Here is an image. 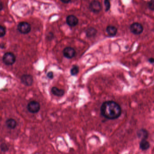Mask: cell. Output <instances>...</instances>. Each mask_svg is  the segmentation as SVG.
Wrapping results in <instances>:
<instances>
[{"label":"cell","instance_id":"ba28073f","mask_svg":"<svg viewBox=\"0 0 154 154\" xmlns=\"http://www.w3.org/2000/svg\"><path fill=\"white\" fill-rule=\"evenodd\" d=\"M66 23L70 26L75 27L78 25L79 20L75 15H68L66 18Z\"/></svg>","mask_w":154,"mask_h":154},{"label":"cell","instance_id":"e0dca14e","mask_svg":"<svg viewBox=\"0 0 154 154\" xmlns=\"http://www.w3.org/2000/svg\"><path fill=\"white\" fill-rule=\"evenodd\" d=\"M6 33L5 28L2 26L0 25V38L4 37Z\"/></svg>","mask_w":154,"mask_h":154},{"label":"cell","instance_id":"2e32d148","mask_svg":"<svg viewBox=\"0 0 154 154\" xmlns=\"http://www.w3.org/2000/svg\"><path fill=\"white\" fill-rule=\"evenodd\" d=\"M79 72V68L77 66H74L71 69L70 73L72 75H75Z\"/></svg>","mask_w":154,"mask_h":154},{"label":"cell","instance_id":"4fadbf2b","mask_svg":"<svg viewBox=\"0 0 154 154\" xmlns=\"http://www.w3.org/2000/svg\"><path fill=\"white\" fill-rule=\"evenodd\" d=\"M52 94L57 96V97H62L64 94V90L62 89H58L56 87H53L51 89Z\"/></svg>","mask_w":154,"mask_h":154},{"label":"cell","instance_id":"9a60e30c","mask_svg":"<svg viewBox=\"0 0 154 154\" xmlns=\"http://www.w3.org/2000/svg\"><path fill=\"white\" fill-rule=\"evenodd\" d=\"M86 35L88 38L94 37L97 33V30L94 28H90L86 31Z\"/></svg>","mask_w":154,"mask_h":154},{"label":"cell","instance_id":"277c9868","mask_svg":"<svg viewBox=\"0 0 154 154\" xmlns=\"http://www.w3.org/2000/svg\"><path fill=\"white\" fill-rule=\"evenodd\" d=\"M131 32L135 35H139L143 32V28L141 24L138 23H134L130 26Z\"/></svg>","mask_w":154,"mask_h":154},{"label":"cell","instance_id":"ac0fdd59","mask_svg":"<svg viewBox=\"0 0 154 154\" xmlns=\"http://www.w3.org/2000/svg\"><path fill=\"white\" fill-rule=\"evenodd\" d=\"M105 11H107L109 10L110 9V4L109 0H105Z\"/></svg>","mask_w":154,"mask_h":154},{"label":"cell","instance_id":"5b68a950","mask_svg":"<svg viewBox=\"0 0 154 154\" xmlns=\"http://www.w3.org/2000/svg\"><path fill=\"white\" fill-rule=\"evenodd\" d=\"M27 109L29 112L33 114L36 113L40 110V104L36 101H30L28 104Z\"/></svg>","mask_w":154,"mask_h":154},{"label":"cell","instance_id":"7a4b0ae2","mask_svg":"<svg viewBox=\"0 0 154 154\" xmlns=\"http://www.w3.org/2000/svg\"><path fill=\"white\" fill-rule=\"evenodd\" d=\"M17 29L21 34H26L30 32L31 27L28 23L26 22H21L18 25Z\"/></svg>","mask_w":154,"mask_h":154},{"label":"cell","instance_id":"603a6c76","mask_svg":"<svg viewBox=\"0 0 154 154\" xmlns=\"http://www.w3.org/2000/svg\"><path fill=\"white\" fill-rule=\"evenodd\" d=\"M3 8V5L1 2H0V11H1Z\"/></svg>","mask_w":154,"mask_h":154},{"label":"cell","instance_id":"d6986e66","mask_svg":"<svg viewBox=\"0 0 154 154\" xmlns=\"http://www.w3.org/2000/svg\"><path fill=\"white\" fill-rule=\"evenodd\" d=\"M148 7L150 10H154V0H151L148 4Z\"/></svg>","mask_w":154,"mask_h":154},{"label":"cell","instance_id":"5bb4252c","mask_svg":"<svg viewBox=\"0 0 154 154\" xmlns=\"http://www.w3.org/2000/svg\"><path fill=\"white\" fill-rule=\"evenodd\" d=\"M6 125L9 129H14L16 126L17 122L14 119L10 118L6 121Z\"/></svg>","mask_w":154,"mask_h":154},{"label":"cell","instance_id":"ffe728a7","mask_svg":"<svg viewBox=\"0 0 154 154\" xmlns=\"http://www.w3.org/2000/svg\"><path fill=\"white\" fill-rule=\"evenodd\" d=\"M47 77L48 78L50 79H52L54 77V75H53V72H49L48 73V74L47 75Z\"/></svg>","mask_w":154,"mask_h":154},{"label":"cell","instance_id":"8992f818","mask_svg":"<svg viewBox=\"0 0 154 154\" xmlns=\"http://www.w3.org/2000/svg\"><path fill=\"white\" fill-rule=\"evenodd\" d=\"M89 9L92 12L95 13H97L101 10V3L97 1H93L90 3V5H89Z\"/></svg>","mask_w":154,"mask_h":154},{"label":"cell","instance_id":"30bf717a","mask_svg":"<svg viewBox=\"0 0 154 154\" xmlns=\"http://www.w3.org/2000/svg\"><path fill=\"white\" fill-rule=\"evenodd\" d=\"M137 134L138 138L141 139V140L147 139L149 136V133L147 130L143 129L138 130L137 131Z\"/></svg>","mask_w":154,"mask_h":154},{"label":"cell","instance_id":"52a82bcc","mask_svg":"<svg viewBox=\"0 0 154 154\" xmlns=\"http://www.w3.org/2000/svg\"><path fill=\"white\" fill-rule=\"evenodd\" d=\"M64 57L68 59H71L75 56L76 51L72 47H67L64 48L63 51Z\"/></svg>","mask_w":154,"mask_h":154},{"label":"cell","instance_id":"8fae6325","mask_svg":"<svg viewBox=\"0 0 154 154\" xmlns=\"http://www.w3.org/2000/svg\"><path fill=\"white\" fill-rule=\"evenodd\" d=\"M106 30L107 34L111 37L115 36L117 33V29L114 26H108L106 28Z\"/></svg>","mask_w":154,"mask_h":154},{"label":"cell","instance_id":"7c38bea8","mask_svg":"<svg viewBox=\"0 0 154 154\" xmlns=\"http://www.w3.org/2000/svg\"><path fill=\"white\" fill-rule=\"evenodd\" d=\"M139 146L141 150L142 151H146L150 148V144L146 139H142L140 142Z\"/></svg>","mask_w":154,"mask_h":154},{"label":"cell","instance_id":"44dd1931","mask_svg":"<svg viewBox=\"0 0 154 154\" xmlns=\"http://www.w3.org/2000/svg\"><path fill=\"white\" fill-rule=\"evenodd\" d=\"M149 61L151 63L153 64L154 63V58H150L149 59Z\"/></svg>","mask_w":154,"mask_h":154},{"label":"cell","instance_id":"9c48e42d","mask_svg":"<svg viewBox=\"0 0 154 154\" xmlns=\"http://www.w3.org/2000/svg\"><path fill=\"white\" fill-rule=\"evenodd\" d=\"M21 82L26 86H31L33 83V77L30 75H24L22 76Z\"/></svg>","mask_w":154,"mask_h":154},{"label":"cell","instance_id":"7402d4cb","mask_svg":"<svg viewBox=\"0 0 154 154\" xmlns=\"http://www.w3.org/2000/svg\"><path fill=\"white\" fill-rule=\"evenodd\" d=\"M62 2L64 3H68L71 0H60Z\"/></svg>","mask_w":154,"mask_h":154},{"label":"cell","instance_id":"6da1fadb","mask_svg":"<svg viewBox=\"0 0 154 154\" xmlns=\"http://www.w3.org/2000/svg\"><path fill=\"white\" fill-rule=\"evenodd\" d=\"M101 111L103 116L109 119L118 118L122 112L120 105L116 102L112 101L104 102L101 105Z\"/></svg>","mask_w":154,"mask_h":154},{"label":"cell","instance_id":"3957f363","mask_svg":"<svg viewBox=\"0 0 154 154\" xmlns=\"http://www.w3.org/2000/svg\"><path fill=\"white\" fill-rule=\"evenodd\" d=\"M3 61L6 65H12L16 61V57L13 53L7 52L3 55Z\"/></svg>","mask_w":154,"mask_h":154}]
</instances>
